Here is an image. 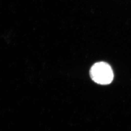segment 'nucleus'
Wrapping results in <instances>:
<instances>
[{
	"mask_svg": "<svg viewBox=\"0 0 131 131\" xmlns=\"http://www.w3.org/2000/svg\"><path fill=\"white\" fill-rule=\"evenodd\" d=\"M90 75L94 81L99 84H109L114 78V73L110 66L101 62L95 64L90 70Z\"/></svg>",
	"mask_w": 131,
	"mask_h": 131,
	"instance_id": "1",
	"label": "nucleus"
}]
</instances>
